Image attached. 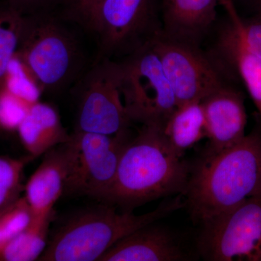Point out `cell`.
Returning a JSON list of instances; mask_svg holds the SVG:
<instances>
[{
  "label": "cell",
  "mask_w": 261,
  "mask_h": 261,
  "mask_svg": "<svg viewBox=\"0 0 261 261\" xmlns=\"http://www.w3.org/2000/svg\"><path fill=\"white\" fill-rule=\"evenodd\" d=\"M168 143L178 155L206 137L205 114L201 101L178 105L163 128Z\"/></svg>",
  "instance_id": "obj_17"
},
{
  "label": "cell",
  "mask_w": 261,
  "mask_h": 261,
  "mask_svg": "<svg viewBox=\"0 0 261 261\" xmlns=\"http://www.w3.org/2000/svg\"><path fill=\"white\" fill-rule=\"evenodd\" d=\"M182 196L192 219L201 224L261 196V130L229 148L206 152L191 166Z\"/></svg>",
  "instance_id": "obj_1"
},
{
  "label": "cell",
  "mask_w": 261,
  "mask_h": 261,
  "mask_svg": "<svg viewBox=\"0 0 261 261\" xmlns=\"http://www.w3.org/2000/svg\"><path fill=\"white\" fill-rule=\"evenodd\" d=\"M220 5L224 7L228 19L236 27L247 49L261 58V15L243 19L238 14L232 0H220Z\"/></svg>",
  "instance_id": "obj_23"
},
{
  "label": "cell",
  "mask_w": 261,
  "mask_h": 261,
  "mask_svg": "<svg viewBox=\"0 0 261 261\" xmlns=\"http://www.w3.org/2000/svg\"><path fill=\"white\" fill-rule=\"evenodd\" d=\"M123 105L133 123L164 127L177 106L152 40L113 61Z\"/></svg>",
  "instance_id": "obj_4"
},
{
  "label": "cell",
  "mask_w": 261,
  "mask_h": 261,
  "mask_svg": "<svg viewBox=\"0 0 261 261\" xmlns=\"http://www.w3.org/2000/svg\"><path fill=\"white\" fill-rule=\"evenodd\" d=\"M201 256L211 261H261V196L202 224Z\"/></svg>",
  "instance_id": "obj_8"
},
{
  "label": "cell",
  "mask_w": 261,
  "mask_h": 261,
  "mask_svg": "<svg viewBox=\"0 0 261 261\" xmlns=\"http://www.w3.org/2000/svg\"><path fill=\"white\" fill-rule=\"evenodd\" d=\"M89 28L108 56H126L161 31L159 0H102Z\"/></svg>",
  "instance_id": "obj_7"
},
{
  "label": "cell",
  "mask_w": 261,
  "mask_h": 261,
  "mask_svg": "<svg viewBox=\"0 0 261 261\" xmlns=\"http://www.w3.org/2000/svg\"><path fill=\"white\" fill-rule=\"evenodd\" d=\"M30 106L3 87L0 89V129L17 132Z\"/></svg>",
  "instance_id": "obj_24"
},
{
  "label": "cell",
  "mask_w": 261,
  "mask_h": 261,
  "mask_svg": "<svg viewBox=\"0 0 261 261\" xmlns=\"http://www.w3.org/2000/svg\"><path fill=\"white\" fill-rule=\"evenodd\" d=\"M257 9V14L261 15V0H253Z\"/></svg>",
  "instance_id": "obj_27"
},
{
  "label": "cell",
  "mask_w": 261,
  "mask_h": 261,
  "mask_svg": "<svg viewBox=\"0 0 261 261\" xmlns=\"http://www.w3.org/2000/svg\"><path fill=\"white\" fill-rule=\"evenodd\" d=\"M20 142L33 159L70 140L57 110L47 103H34L18 126Z\"/></svg>",
  "instance_id": "obj_16"
},
{
  "label": "cell",
  "mask_w": 261,
  "mask_h": 261,
  "mask_svg": "<svg viewBox=\"0 0 261 261\" xmlns=\"http://www.w3.org/2000/svg\"><path fill=\"white\" fill-rule=\"evenodd\" d=\"M132 123L118 89L113 61L104 60L84 80L75 130L113 135L130 128Z\"/></svg>",
  "instance_id": "obj_10"
},
{
  "label": "cell",
  "mask_w": 261,
  "mask_h": 261,
  "mask_svg": "<svg viewBox=\"0 0 261 261\" xmlns=\"http://www.w3.org/2000/svg\"><path fill=\"white\" fill-rule=\"evenodd\" d=\"M76 145L73 137L53 147L24 187L25 200L33 213V220L51 219L53 207L64 194L65 185L76 158Z\"/></svg>",
  "instance_id": "obj_11"
},
{
  "label": "cell",
  "mask_w": 261,
  "mask_h": 261,
  "mask_svg": "<svg viewBox=\"0 0 261 261\" xmlns=\"http://www.w3.org/2000/svg\"><path fill=\"white\" fill-rule=\"evenodd\" d=\"M51 220H33L28 228L0 249V261L39 260L47 245Z\"/></svg>",
  "instance_id": "obj_18"
},
{
  "label": "cell",
  "mask_w": 261,
  "mask_h": 261,
  "mask_svg": "<svg viewBox=\"0 0 261 261\" xmlns=\"http://www.w3.org/2000/svg\"><path fill=\"white\" fill-rule=\"evenodd\" d=\"M152 47L176 97L177 106L204 98L233 77L211 50L202 46L179 42L161 32L152 39Z\"/></svg>",
  "instance_id": "obj_6"
},
{
  "label": "cell",
  "mask_w": 261,
  "mask_h": 261,
  "mask_svg": "<svg viewBox=\"0 0 261 261\" xmlns=\"http://www.w3.org/2000/svg\"><path fill=\"white\" fill-rule=\"evenodd\" d=\"M188 257L173 234L152 223L117 242L99 261H181Z\"/></svg>",
  "instance_id": "obj_14"
},
{
  "label": "cell",
  "mask_w": 261,
  "mask_h": 261,
  "mask_svg": "<svg viewBox=\"0 0 261 261\" xmlns=\"http://www.w3.org/2000/svg\"><path fill=\"white\" fill-rule=\"evenodd\" d=\"M33 218L32 209L24 195L0 211V249L28 228Z\"/></svg>",
  "instance_id": "obj_22"
},
{
  "label": "cell",
  "mask_w": 261,
  "mask_h": 261,
  "mask_svg": "<svg viewBox=\"0 0 261 261\" xmlns=\"http://www.w3.org/2000/svg\"><path fill=\"white\" fill-rule=\"evenodd\" d=\"M205 114L207 152H218L236 145L245 136L247 114L243 94L225 85L202 101Z\"/></svg>",
  "instance_id": "obj_12"
},
{
  "label": "cell",
  "mask_w": 261,
  "mask_h": 261,
  "mask_svg": "<svg viewBox=\"0 0 261 261\" xmlns=\"http://www.w3.org/2000/svg\"><path fill=\"white\" fill-rule=\"evenodd\" d=\"M11 3L10 8H14L20 13L24 11H34L40 9L50 0H10Z\"/></svg>",
  "instance_id": "obj_26"
},
{
  "label": "cell",
  "mask_w": 261,
  "mask_h": 261,
  "mask_svg": "<svg viewBox=\"0 0 261 261\" xmlns=\"http://www.w3.org/2000/svg\"><path fill=\"white\" fill-rule=\"evenodd\" d=\"M102 0H69L70 14L82 23L90 27Z\"/></svg>",
  "instance_id": "obj_25"
},
{
  "label": "cell",
  "mask_w": 261,
  "mask_h": 261,
  "mask_svg": "<svg viewBox=\"0 0 261 261\" xmlns=\"http://www.w3.org/2000/svg\"><path fill=\"white\" fill-rule=\"evenodd\" d=\"M220 0H162L161 34L165 37L202 45L214 29Z\"/></svg>",
  "instance_id": "obj_13"
},
{
  "label": "cell",
  "mask_w": 261,
  "mask_h": 261,
  "mask_svg": "<svg viewBox=\"0 0 261 261\" xmlns=\"http://www.w3.org/2000/svg\"><path fill=\"white\" fill-rule=\"evenodd\" d=\"M3 88L29 106L40 101L42 92L18 53L7 70Z\"/></svg>",
  "instance_id": "obj_21"
},
{
  "label": "cell",
  "mask_w": 261,
  "mask_h": 261,
  "mask_svg": "<svg viewBox=\"0 0 261 261\" xmlns=\"http://www.w3.org/2000/svg\"><path fill=\"white\" fill-rule=\"evenodd\" d=\"M234 77H240L246 87L261 121V58L244 44L232 22L220 29L216 44L210 49Z\"/></svg>",
  "instance_id": "obj_15"
},
{
  "label": "cell",
  "mask_w": 261,
  "mask_h": 261,
  "mask_svg": "<svg viewBox=\"0 0 261 261\" xmlns=\"http://www.w3.org/2000/svg\"><path fill=\"white\" fill-rule=\"evenodd\" d=\"M71 135L76 158L63 195L101 200L112 185L122 154L135 134L128 128L113 135L75 130Z\"/></svg>",
  "instance_id": "obj_9"
},
{
  "label": "cell",
  "mask_w": 261,
  "mask_h": 261,
  "mask_svg": "<svg viewBox=\"0 0 261 261\" xmlns=\"http://www.w3.org/2000/svg\"><path fill=\"white\" fill-rule=\"evenodd\" d=\"M191 166L171 147L162 127L142 125L123 151L116 177L100 201L123 211L173 195H183Z\"/></svg>",
  "instance_id": "obj_2"
},
{
  "label": "cell",
  "mask_w": 261,
  "mask_h": 261,
  "mask_svg": "<svg viewBox=\"0 0 261 261\" xmlns=\"http://www.w3.org/2000/svg\"><path fill=\"white\" fill-rule=\"evenodd\" d=\"M184 206L185 202L179 195L145 214L118 212L115 206L108 204L82 211L58 228L38 260H99L121 239Z\"/></svg>",
  "instance_id": "obj_3"
},
{
  "label": "cell",
  "mask_w": 261,
  "mask_h": 261,
  "mask_svg": "<svg viewBox=\"0 0 261 261\" xmlns=\"http://www.w3.org/2000/svg\"><path fill=\"white\" fill-rule=\"evenodd\" d=\"M32 160L30 155L20 159L0 155V211L21 197L24 168Z\"/></svg>",
  "instance_id": "obj_20"
},
{
  "label": "cell",
  "mask_w": 261,
  "mask_h": 261,
  "mask_svg": "<svg viewBox=\"0 0 261 261\" xmlns=\"http://www.w3.org/2000/svg\"><path fill=\"white\" fill-rule=\"evenodd\" d=\"M18 55L42 91L63 87L80 61L74 38L55 19L39 14L25 18Z\"/></svg>",
  "instance_id": "obj_5"
},
{
  "label": "cell",
  "mask_w": 261,
  "mask_h": 261,
  "mask_svg": "<svg viewBox=\"0 0 261 261\" xmlns=\"http://www.w3.org/2000/svg\"><path fill=\"white\" fill-rule=\"evenodd\" d=\"M25 21L23 13L14 8L0 13V89L12 60L18 53Z\"/></svg>",
  "instance_id": "obj_19"
}]
</instances>
